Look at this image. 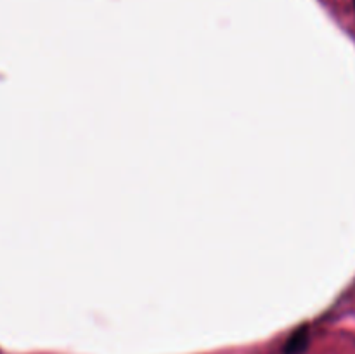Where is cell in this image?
Wrapping results in <instances>:
<instances>
[{"instance_id":"2","label":"cell","mask_w":355,"mask_h":354,"mask_svg":"<svg viewBox=\"0 0 355 354\" xmlns=\"http://www.w3.org/2000/svg\"><path fill=\"white\" fill-rule=\"evenodd\" d=\"M354 9H355V0H354Z\"/></svg>"},{"instance_id":"1","label":"cell","mask_w":355,"mask_h":354,"mask_svg":"<svg viewBox=\"0 0 355 354\" xmlns=\"http://www.w3.org/2000/svg\"><path fill=\"white\" fill-rule=\"evenodd\" d=\"M309 342H311L309 326H300L286 340L283 347V354H305V351L309 349Z\"/></svg>"}]
</instances>
